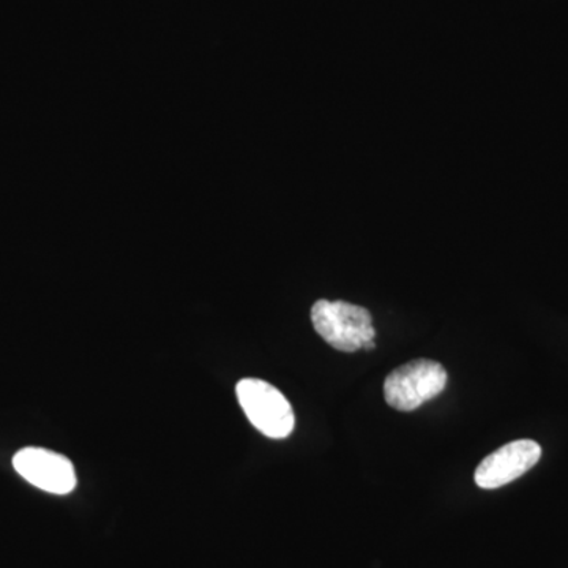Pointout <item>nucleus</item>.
I'll list each match as a JSON object with an SVG mask.
<instances>
[{"mask_svg": "<svg viewBox=\"0 0 568 568\" xmlns=\"http://www.w3.org/2000/svg\"><path fill=\"white\" fill-rule=\"evenodd\" d=\"M312 323L325 342L342 353L364 349L375 342L372 313L364 306L347 302L317 301L312 308Z\"/></svg>", "mask_w": 568, "mask_h": 568, "instance_id": "1", "label": "nucleus"}, {"mask_svg": "<svg viewBox=\"0 0 568 568\" xmlns=\"http://www.w3.org/2000/svg\"><path fill=\"white\" fill-rule=\"evenodd\" d=\"M239 403L250 424L271 439H284L293 433L295 417L286 396L263 379L246 377L235 387Z\"/></svg>", "mask_w": 568, "mask_h": 568, "instance_id": "2", "label": "nucleus"}, {"mask_svg": "<svg viewBox=\"0 0 568 568\" xmlns=\"http://www.w3.org/2000/svg\"><path fill=\"white\" fill-rule=\"evenodd\" d=\"M447 372L443 365L428 358H418L402 365L387 376L384 396L388 406L398 410H414L443 394Z\"/></svg>", "mask_w": 568, "mask_h": 568, "instance_id": "3", "label": "nucleus"}, {"mask_svg": "<svg viewBox=\"0 0 568 568\" xmlns=\"http://www.w3.org/2000/svg\"><path fill=\"white\" fill-rule=\"evenodd\" d=\"M13 467L33 487L51 495H69L77 488L73 463L48 448H22L13 457Z\"/></svg>", "mask_w": 568, "mask_h": 568, "instance_id": "4", "label": "nucleus"}, {"mask_svg": "<svg viewBox=\"0 0 568 568\" xmlns=\"http://www.w3.org/2000/svg\"><path fill=\"white\" fill-rule=\"evenodd\" d=\"M541 457V447L536 440L519 439L497 448L478 465L476 470L477 487L496 489L511 484L525 476L537 465Z\"/></svg>", "mask_w": 568, "mask_h": 568, "instance_id": "5", "label": "nucleus"}]
</instances>
